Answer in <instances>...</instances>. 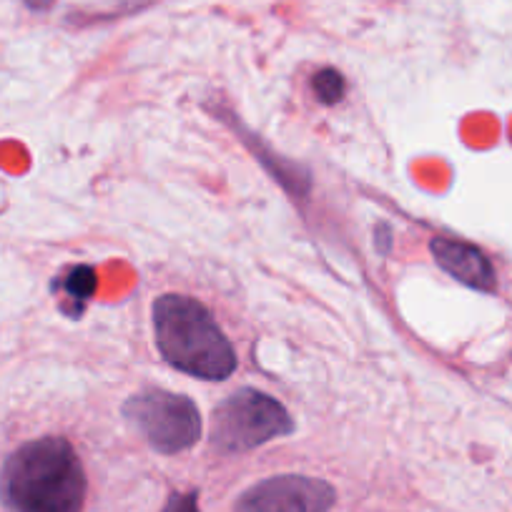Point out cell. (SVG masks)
<instances>
[{
  "label": "cell",
  "mask_w": 512,
  "mask_h": 512,
  "mask_svg": "<svg viewBox=\"0 0 512 512\" xmlns=\"http://www.w3.org/2000/svg\"><path fill=\"white\" fill-rule=\"evenodd\" d=\"M0 497L11 512H81L86 472L71 442L41 437L18 447L3 465Z\"/></svg>",
  "instance_id": "obj_1"
},
{
  "label": "cell",
  "mask_w": 512,
  "mask_h": 512,
  "mask_svg": "<svg viewBox=\"0 0 512 512\" xmlns=\"http://www.w3.org/2000/svg\"><path fill=\"white\" fill-rule=\"evenodd\" d=\"M156 347L171 367L201 379H226L236 354L206 307L184 294H164L154 302Z\"/></svg>",
  "instance_id": "obj_2"
},
{
  "label": "cell",
  "mask_w": 512,
  "mask_h": 512,
  "mask_svg": "<svg viewBox=\"0 0 512 512\" xmlns=\"http://www.w3.org/2000/svg\"><path fill=\"white\" fill-rule=\"evenodd\" d=\"M292 432V417L277 400L244 387L216 407L211 437L219 450L246 452Z\"/></svg>",
  "instance_id": "obj_3"
},
{
  "label": "cell",
  "mask_w": 512,
  "mask_h": 512,
  "mask_svg": "<svg viewBox=\"0 0 512 512\" xmlns=\"http://www.w3.org/2000/svg\"><path fill=\"white\" fill-rule=\"evenodd\" d=\"M123 415L134 422L149 445L164 455L189 450L201 435V417L194 402L166 390H146L134 395L123 407Z\"/></svg>",
  "instance_id": "obj_4"
},
{
  "label": "cell",
  "mask_w": 512,
  "mask_h": 512,
  "mask_svg": "<svg viewBox=\"0 0 512 512\" xmlns=\"http://www.w3.org/2000/svg\"><path fill=\"white\" fill-rule=\"evenodd\" d=\"M337 492L319 477L279 475L244 492L234 512H329Z\"/></svg>",
  "instance_id": "obj_5"
},
{
  "label": "cell",
  "mask_w": 512,
  "mask_h": 512,
  "mask_svg": "<svg viewBox=\"0 0 512 512\" xmlns=\"http://www.w3.org/2000/svg\"><path fill=\"white\" fill-rule=\"evenodd\" d=\"M432 254H435V262L457 282L467 284L472 289H482V292L495 289V269L477 246L437 236L432 241Z\"/></svg>",
  "instance_id": "obj_6"
},
{
  "label": "cell",
  "mask_w": 512,
  "mask_h": 512,
  "mask_svg": "<svg viewBox=\"0 0 512 512\" xmlns=\"http://www.w3.org/2000/svg\"><path fill=\"white\" fill-rule=\"evenodd\" d=\"M98 287V277L91 267L86 264H78V267L68 269V274L63 277V292L66 297L76 304V314H81L83 304L93 297Z\"/></svg>",
  "instance_id": "obj_7"
},
{
  "label": "cell",
  "mask_w": 512,
  "mask_h": 512,
  "mask_svg": "<svg viewBox=\"0 0 512 512\" xmlns=\"http://www.w3.org/2000/svg\"><path fill=\"white\" fill-rule=\"evenodd\" d=\"M312 86L324 106H334V103L342 101L344 93H347V81H344L342 73L334 71V68H322V71L314 76Z\"/></svg>",
  "instance_id": "obj_8"
},
{
  "label": "cell",
  "mask_w": 512,
  "mask_h": 512,
  "mask_svg": "<svg viewBox=\"0 0 512 512\" xmlns=\"http://www.w3.org/2000/svg\"><path fill=\"white\" fill-rule=\"evenodd\" d=\"M164 512H199V500L196 492H174L166 502Z\"/></svg>",
  "instance_id": "obj_9"
},
{
  "label": "cell",
  "mask_w": 512,
  "mask_h": 512,
  "mask_svg": "<svg viewBox=\"0 0 512 512\" xmlns=\"http://www.w3.org/2000/svg\"><path fill=\"white\" fill-rule=\"evenodd\" d=\"M28 6L31 8H38V11H43V8H48L53 3V0H26Z\"/></svg>",
  "instance_id": "obj_10"
}]
</instances>
